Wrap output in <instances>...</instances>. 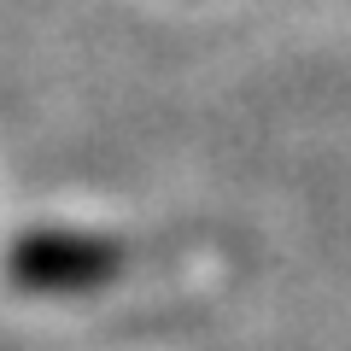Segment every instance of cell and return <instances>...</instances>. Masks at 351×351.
<instances>
[{
	"instance_id": "obj_1",
	"label": "cell",
	"mask_w": 351,
	"mask_h": 351,
	"mask_svg": "<svg viewBox=\"0 0 351 351\" xmlns=\"http://www.w3.org/2000/svg\"><path fill=\"white\" fill-rule=\"evenodd\" d=\"M123 269V246L100 234H82V228H36L6 252V276L24 293H94Z\"/></svg>"
}]
</instances>
